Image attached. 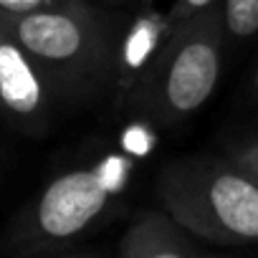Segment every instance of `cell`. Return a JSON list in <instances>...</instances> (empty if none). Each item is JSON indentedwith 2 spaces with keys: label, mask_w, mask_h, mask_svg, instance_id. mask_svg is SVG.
Wrapping results in <instances>:
<instances>
[{
  "label": "cell",
  "mask_w": 258,
  "mask_h": 258,
  "mask_svg": "<svg viewBox=\"0 0 258 258\" xmlns=\"http://www.w3.org/2000/svg\"><path fill=\"white\" fill-rule=\"evenodd\" d=\"M157 195L187 233L223 245L258 240V180L238 165L182 160L162 170Z\"/></svg>",
  "instance_id": "1"
},
{
  "label": "cell",
  "mask_w": 258,
  "mask_h": 258,
  "mask_svg": "<svg viewBox=\"0 0 258 258\" xmlns=\"http://www.w3.org/2000/svg\"><path fill=\"white\" fill-rule=\"evenodd\" d=\"M0 23L13 33L43 76H53V84L56 79L71 89L76 84H94L111 63L104 28L79 0L26 16H0Z\"/></svg>",
  "instance_id": "2"
},
{
  "label": "cell",
  "mask_w": 258,
  "mask_h": 258,
  "mask_svg": "<svg viewBox=\"0 0 258 258\" xmlns=\"http://www.w3.org/2000/svg\"><path fill=\"white\" fill-rule=\"evenodd\" d=\"M220 79V28L215 16L185 18L165 48L147 66L137 99L162 116L180 119L198 111Z\"/></svg>",
  "instance_id": "3"
},
{
  "label": "cell",
  "mask_w": 258,
  "mask_h": 258,
  "mask_svg": "<svg viewBox=\"0 0 258 258\" xmlns=\"http://www.w3.org/2000/svg\"><path fill=\"white\" fill-rule=\"evenodd\" d=\"M109 187L96 170H71L51 180L41 192L33 225L36 233L51 243L69 240L86 230L106 208Z\"/></svg>",
  "instance_id": "4"
},
{
  "label": "cell",
  "mask_w": 258,
  "mask_h": 258,
  "mask_svg": "<svg viewBox=\"0 0 258 258\" xmlns=\"http://www.w3.org/2000/svg\"><path fill=\"white\" fill-rule=\"evenodd\" d=\"M0 106L21 119H38L46 109L43 74L3 23H0Z\"/></svg>",
  "instance_id": "5"
},
{
  "label": "cell",
  "mask_w": 258,
  "mask_h": 258,
  "mask_svg": "<svg viewBox=\"0 0 258 258\" xmlns=\"http://www.w3.org/2000/svg\"><path fill=\"white\" fill-rule=\"evenodd\" d=\"M119 258H192V250L170 215L142 213L126 228Z\"/></svg>",
  "instance_id": "6"
},
{
  "label": "cell",
  "mask_w": 258,
  "mask_h": 258,
  "mask_svg": "<svg viewBox=\"0 0 258 258\" xmlns=\"http://www.w3.org/2000/svg\"><path fill=\"white\" fill-rule=\"evenodd\" d=\"M225 26L235 38L258 33V0H225Z\"/></svg>",
  "instance_id": "7"
},
{
  "label": "cell",
  "mask_w": 258,
  "mask_h": 258,
  "mask_svg": "<svg viewBox=\"0 0 258 258\" xmlns=\"http://www.w3.org/2000/svg\"><path fill=\"white\" fill-rule=\"evenodd\" d=\"M63 3L66 0H0V16H26V13L56 8Z\"/></svg>",
  "instance_id": "8"
},
{
  "label": "cell",
  "mask_w": 258,
  "mask_h": 258,
  "mask_svg": "<svg viewBox=\"0 0 258 258\" xmlns=\"http://www.w3.org/2000/svg\"><path fill=\"white\" fill-rule=\"evenodd\" d=\"M238 167H243L250 177L258 180V145H253V147H248L245 152H240V157H238Z\"/></svg>",
  "instance_id": "9"
},
{
  "label": "cell",
  "mask_w": 258,
  "mask_h": 258,
  "mask_svg": "<svg viewBox=\"0 0 258 258\" xmlns=\"http://www.w3.org/2000/svg\"><path fill=\"white\" fill-rule=\"evenodd\" d=\"M210 3H213V0H182V8H185V13H200Z\"/></svg>",
  "instance_id": "10"
},
{
  "label": "cell",
  "mask_w": 258,
  "mask_h": 258,
  "mask_svg": "<svg viewBox=\"0 0 258 258\" xmlns=\"http://www.w3.org/2000/svg\"><path fill=\"white\" fill-rule=\"evenodd\" d=\"M255 89H258V74H255Z\"/></svg>",
  "instance_id": "11"
},
{
  "label": "cell",
  "mask_w": 258,
  "mask_h": 258,
  "mask_svg": "<svg viewBox=\"0 0 258 258\" xmlns=\"http://www.w3.org/2000/svg\"><path fill=\"white\" fill-rule=\"evenodd\" d=\"M86 258H91V255H86Z\"/></svg>",
  "instance_id": "12"
}]
</instances>
